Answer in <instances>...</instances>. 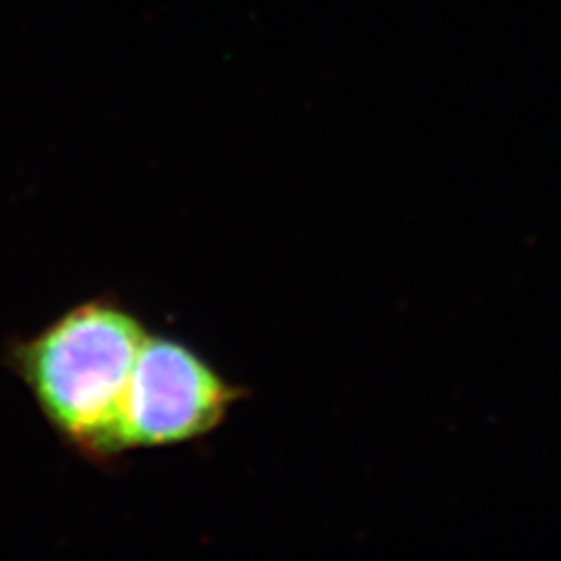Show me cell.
Masks as SVG:
<instances>
[{
  "label": "cell",
  "mask_w": 561,
  "mask_h": 561,
  "mask_svg": "<svg viewBox=\"0 0 561 561\" xmlns=\"http://www.w3.org/2000/svg\"><path fill=\"white\" fill-rule=\"evenodd\" d=\"M148 332L144 319L108 293L73 305L8 348L10 370L47 426L94 468L113 470L125 459L122 405Z\"/></svg>",
  "instance_id": "obj_1"
},
{
  "label": "cell",
  "mask_w": 561,
  "mask_h": 561,
  "mask_svg": "<svg viewBox=\"0 0 561 561\" xmlns=\"http://www.w3.org/2000/svg\"><path fill=\"white\" fill-rule=\"evenodd\" d=\"M249 393L192 344L148 332L122 405V454L202 443Z\"/></svg>",
  "instance_id": "obj_2"
}]
</instances>
